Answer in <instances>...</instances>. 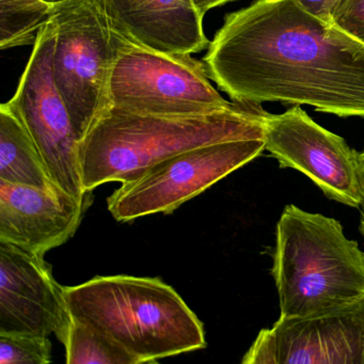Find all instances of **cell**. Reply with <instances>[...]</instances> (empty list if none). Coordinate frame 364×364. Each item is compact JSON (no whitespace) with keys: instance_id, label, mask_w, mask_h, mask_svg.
Listing matches in <instances>:
<instances>
[{"instance_id":"cell-1","label":"cell","mask_w":364,"mask_h":364,"mask_svg":"<svg viewBox=\"0 0 364 364\" xmlns=\"http://www.w3.org/2000/svg\"><path fill=\"white\" fill-rule=\"evenodd\" d=\"M203 61L234 102H281L364 119L363 42L296 0H257L228 14Z\"/></svg>"},{"instance_id":"cell-2","label":"cell","mask_w":364,"mask_h":364,"mask_svg":"<svg viewBox=\"0 0 364 364\" xmlns=\"http://www.w3.org/2000/svg\"><path fill=\"white\" fill-rule=\"evenodd\" d=\"M268 112L257 104L195 116H156L107 107L80 146L87 193L109 182H129L185 151L230 140L264 139Z\"/></svg>"},{"instance_id":"cell-3","label":"cell","mask_w":364,"mask_h":364,"mask_svg":"<svg viewBox=\"0 0 364 364\" xmlns=\"http://www.w3.org/2000/svg\"><path fill=\"white\" fill-rule=\"evenodd\" d=\"M70 314L122 347L138 364L205 348L203 323L159 278L97 276L63 287Z\"/></svg>"},{"instance_id":"cell-4","label":"cell","mask_w":364,"mask_h":364,"mask_svg":"<svg viewBox=\"0 0 364 364\" xmlns=\"http://www.w3.org/2000/svg\"><path fill=\"white\" fill-rule=\"evenodd\" d=\"M272 257L280 316L364 297V252L336 219L289 204L277 223Z\"/></svg>"},{"instance_id":"cell-5","label":"cell","mask_w":364,"mask_h":364,"mask_svg":"<svg viewBox=\"0 0 364 364\" xmlns=\"http://www.w3.org/2000/svg\"><path fill=\"white\" fill-rule=\"evenodd\" d=\"M210 82L203 63L189 54L144 48L117 31L108 107L156 116H195L233 107Z\"/></svg>"},{"instance_id":"cell-6","label":"cell","mask_w":364,"mask_h":364,"mask_svg":"<svg viewBox=\"0 0 364 364\" xmlns=\"http://www.w3.org/2000/svg\"><path fill=\"white\" fill-rule=\"evenodd\" d=\"M55 82L82 138L108 107V84L117 31L101 0H69L54 6Z\"/></svg>"},{"instance_id":"cell-7","label":"cell","mask_w":364,"mask_h":364,"mask_svg":"<svg viewBox=\"0 0 364 364\" xmlns=\"http://www.w3.org/2000/svg\"><path fill=\"white\" fill-rule=\"evenodd\" d=\"M264 151V139L230 140L185 151L122 183L108 198V210L120 223L171 214Z\"/></svg>"},{"instance_id":"cell-8","label":"cell","mask_w":364,"mask_h":364,"mask_svg":"<svg viewBox=\"0 0 364 364\" xmlns=\"http://www.w3.org/2000/svg\"><path fill=\"white\" fill-rule=\"evenodd\" d=\"M56 27L50 21L40 33L20 84L9 104L33 137L54 184L84 199L78 132L67 102L55 82L53 56Z\"/></svg>"},{"instance_id":"cell-9","label":"cell","mask_w":364,"mask_h":364,"mask_svg":"<svg viewBox=\"0 0 364 364\" xmlns=\"http://www.w3.org/2000/svg\"><path fill=\"white\" fill-rule=\"evenodd\" d=\"M264 141L280 168L301 172L326 197L350 208L364 205L362 153L317 124L300 106L268 114Z\"/></svg>"},{"instance_id":"cell-10","label":"cell","mask_w":364,"mask_h":364,"mask_svg":"<svg viewBox=\"0 0 364 364\" xmlns=\"http://www.w3.org/2000/svg\"><path fill=\"white\" fill-rule=\"evenodd\" d=\"M242 364H364V297L262 329Z\"/></svg>"},{"instance_id":"cell-11","label":"cell","mask_w":364,"mask_h":364,"mask_svg":"<svg viewBox=\"0 0 364 364\" xmlns=\"http://www.w3.org/2000/svg\"><path fill=\"white\" fill-rule=\"evenodd\" d=\"M71 314L44 255L0 242V333L65 336Z\"/></svg>"},{"instance_id":"cell-12","label":"cell","mask_w":364,"mask_h":364,"mask_svg":"<svg viewBox=\"0 0 364 364\" xmlns=\"http://www.w3.org/2000/svg\"><path fill=\"white\" fill-rule=\"evenodd\" d=\"M90 193L77 199L60 188L0 181V242L37 255L63 246L77 231Z\"/></svg>"},{"instance_id":"cell-13","label":"cell","mask_w":364,"mask_h":364,"mask_svg":"<svg viewBox=\"0 0 364 364\" xmlns=\"http://www.w3.org/2000/svg\"><path fill=\"white\" fill-rule=\"evenodd\" d=\"M114 28L132 41L167 54L208 48L203 18L193 0H101Z\"/></svg>"},{"instance_id":"cell-14","label":"cell","mask_w":364,"mask_h":364,"mask_svg":"<svg viewBox=\"0 0 364 364\" xmlns=\"http://www.w3.org/2000/svg\"><path fill=\"white\" fill-rule=\"evenodd\" d=\"M0 181L42 189L59 188L39 149L9 102L0 106Z\"/></svg>"},{"instance_id":"cell-15","label":"cell","mask_w":364,"mask_h":364,"mask_svg":"<svg viewBox=\"0 0 364 364\" xmlns=\"http://www.w3.org/2000/svg\"><path fill=\"white\" fill-rule=\"evenodd\" d=\"M53 12L54 6L43 0H0V48L35 46Z\"/></svg>"},{"instance_id":"cell-16","label":"cell","mask_w":364,"mask_h":364,"mask_svg":"<svg viewBox=\"0 0 364 364\" xmlns=\"http://www.w3.org/2000/svg\"><path fill=\"white\" fill-rule=\"evenodd\" d=\"M61 342L68 364H138L122 347L73 316Z\"/></svg>"},{"instance_id":"cell-17","label":"cell","mask_w":364,"mask_h":364,"mask_svg":"<svg viewBox=\"0 0 364 364\" xmlns=\"http://www.w3.org/2000/svg\"><path fill=\"white\" fill-rule=\"evenodd\" d=\"M52 342L48 336L0 333V364H48Z\"/></svg>"},{"instance_id":"cell-18","label":"cell","mask_w":364,"mask_h":364,"mask_svg":"<svg viewBox=\"0 0 364 364\" xmlns=\"http://www.w3.org/2000/svg\"><path fill=\"white\" fill-rule=\"evenodd\" d=\"M332 24L364 43V0H338Z\"/></svg>"},{"instance_id":"cell-19","label":"cell","mask_w":364,"mask_h":364,"mask_svg":"<svg viewBox=\"0 0 364 364\" xmlns=\"http://www.w3.org/2000/svg\"><path fill=\"white\" fill-rule=\"evenodd\" d=\"M309 14L323 22L332 24V11L338 0H296Z\"/></svg>"},{"instance_id":"cell-20","label":"cell","mask_w":364,"mask_h":364,"mask_svg":"<svg viewBox=\"0 0 364 364\" xmlns=\"http://www.w3.org/2000/svg\"><path fill=\"white\" fill-rule=\"evenodd\" d=\"M197 9L199 10L202 16H205L206 12L210 11L213 8L219 7V6L225 5L231 3L234 0H193Z\"/></svg>"},{"instance_id":"cell-21","label":"cell","mask_w":364,"mask_h":364,"mask_svg":"<svg viewBox=\"0 0 364 364\" xmlns=\"http://www.w3.org/2000/svg\"><path fill=\"white\" fill-rule=\"evenodd\" d=\"M360 232L364 236V208L361 210V215H360Z\"/></svg>"},{"instance_id":"cell-22","label":"cell","mask_w":364,"mask_h":364,"mask_svg":"<svg viewBox=\"0 0 364 364\" xmlns=\"http://www.w3.org/2000/svg\"><path fill=\"white\" fill-rule=\"evenodd\" d=\"M43 1L50 4V5L57 6L60 5V4L67 3L69 0H43Z\"/></svg>"},{"instance_id":"cell-23","label":"cell","mask_w":364,"mask_h":364,"mask_svg":"<svg viewBox=\"0 0 364 364\" xmlns=\"http://www.w3.org/2000/svg\"><path fill=\"white\" fill-rule=\"evenodd\" d=\"M362 159H363V163H364V151L362 152Z\"/></svg>"}]
</instances>
